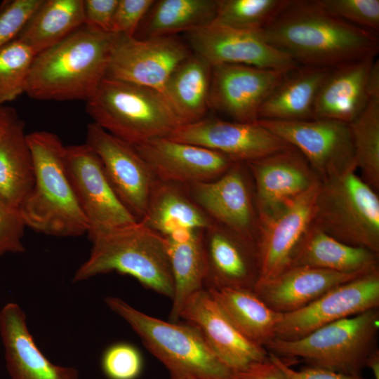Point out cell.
<instances>
[{"label":"cell","instance_id":"cell-3","mask_svg":"<svg viewBox=\"0 0 379 379\" xmlns=\"http://www.w3.org/2000/svg\"><path fill=\"white\" fill-rule=\"evenodd\" d=\"M34 182L18 211L25 227L44 234L69 237L88 234L89 225L78 203L65 164V147L54 133H27Z\"/></svg>","mask_w":379,"mask_h":379},{"label":"cell","instance_id":"cell-6","mask_svg":"<svg viewBox=\"0 0 379 379\" xmlns=\"http://www.w3.org/2000/svg\"><path fill=\"white\" fill-rule=\"evenodd\" d=\"M86 103L93 123L133 147L180 125L161 93L108 77Z\"/></svg>","mask_w":379,"mask_h":379},{"label":"cell","instance_id":"cell-20","mask_svg":"<svg viewBox=\"0 0 379 379\" xmlns=\"http://www.w3.org/2000/svg\"><path fill=\"white\" fill-rule=\"evenodd\" d=\"M286 73L244 65L212 66L209 107L235 121H255L260 107Z\"/></svg>","mask_w":379,"mask_h":379},{"label":"cell","instance_id":"cell-38","mask_svg":"<svg viewBox=\"0 0 379 379\" xmlns=\"http://www.w3.org/2000/svg\"><path fill=\"white\" fill-rule=\"evenodd\" d=\"M331 15L364 29L379 30L378 0H317Z\"/></svg>","mask_w":379,"mask_h":379},{"label":"cell","instance_id":"cell-42","mask_svg":"<svg viewBox=\"0 0 379 379\" xmlns=\"http://www.w3.org/2000/svg\"><path fill=\"white\" fill-rule=\"evenodd\" d=\"M25 227L18 210L0 198V255L25 251L22 243Z\"/></svg>","mask_w":379,"mask_h":379},{"label":"cell","instance_id":"cell-37","mask_svg":"<svg viewBox=\"0 0 379 379\" xmlns=\"http://www.w3.org/2000/svg\"><path fill=\"white\" fill-rule=\"evenodd\" d=\"M35 52L15 39L0 48V105L25 93Z\"/></svg>","mask_w":379,"mask_h":379},{"label":"cell","instance_id":"cell-34","mask_svg":"<svg viewBox=\"0 0 379 379\" xmlns=\"http://www.w3.org/2000/svg\"><path fill=\"white\" fill-rule=\"evenodd\" d=\"M218 0L155 1L135 36L148 39L175 36L209 25L215 18Z\"/></svg>","mask_w":379,"mask_h":379},{"label":"cell","instance_id":"cell-48","mask_svg":"<svg viewBox=\"0 0 379 379\" xmlns=\"http://www.w3.org/2000/svg\"><path fill=\"white\" fill-rule=\"evenodd\" d=\"M365 367L371 369L374 379H379V350L375 348L368 356Z\"/></svg>","mask_w":379,"mask_h":379},{"label":"cell","instance_id":"cell-26","mask_svg":"<svg viewBox=\"0 0 379 379\" xmlns=\"http://www.w3.org/2000/svg\"><path fill=\"white\" fill-rule=\"evenodd\" d=\"M331 69L300 65L288 72L260 107L258 120L314 119L319 91Z\"/></svg>","mask_w":379,"mask_h":379},{"label":"cell","instance_id":"cell-24","mask_svg":"<svg viewBox=\"0 0 379 379\" xmlns=\"http://www.w3.org/2000/svg\"><path fill=\"white\" fill-rule=\"evenodd\" d=\"M366 272L291 266L270 281L255 285L253 291L271 309L284 314L307 305L331 288Z\"/></svg>","mask_w":379,"mask_h":379},{"label":"cell","instance_id":"cell-8","mask_svg":"<svg viewBox=\"0 0 379 379\" xmlns=\"http://www.w3.org/2000/svg\"><path fill=\"white\" fill-rule=\"evenodd\" d=\"M353 167L320 180L312 223L353 246L379 254V198Z\"/></svg>","mask_w":379,"mask_h":379},{"label":"cell","instance_id":"cell-7","mask_svg":"<svg viewBox=\"0 0 379 379\" xmlns=\"http://www.w3.org/2000/svg\"><path fill=\"white\" fill-rule=\"evenodd\" d=\"M379 310L374 308L323 326L292 340L274 338L265 347L285 359H302L310 366L359 375L376 348Z\"/></svg>","mask_w":379,"mask_h":379},{"label":"cell","instance_id":"cell-33","mask_svg":"<svg viewBox=\"0 0 379 379\" xmlns=\"http://www.w3.org/2000/svg\"><path fill=\"white\" fill-rule=\"evenodd\" d=\"M20 119L0 141V198L18 209L32 189L34 165Z\"/></svg>","mask_w":379,"mask_h":379},{"label":"cell","instance_id":"cell-44","mask_svg":"<svg viewBox=\"0 0 379 379\" xmlns=\"http://www.w3.org/2000/svg\"><path fill=\"white\" fill-rule=\"evenodd\" d=\"M117 3L118 0H83L84 25L100 32L112 33Z\"/></svg>","mask_w":379,"mask_h":379},{"label":"cell","instance_id":"cell-31","mask_svg":"<svg viewBox=\"0 0 379 379\" xmlns=\"http://www.w3.org/2000/svg\"><path fill=\"white\" fill-rule=\"evenodd\" d=\"M220 309L248 339L265 347L275 337L282 313L271 309L253 289H207Z\"/></svg>","mask_w":379,"mask_h":379},{"label":"cell","instance_id":"cell-29","mask_svg":"<svg viewBox=\"0 0 379 379\" xmlns=\"http://www.w3.org/2000/svg\"><path fill=\"white\" fill-rule=\"evenodd\" d=\"M212 66L192 55L173 71L162 92L180 125L206 117L209 107Z\"/></svg>","mask_w":379,"mask_h":379},{"label":"cell","instance_id":"cell-23","mask_svg":"<svg viewBox=\"0 0 379 379\" xmlns=\"http://www.w3.org/2000/svg\"><path fill=\"white\" fill-rule=\"evenodd\" d=\"M0 335L11 379H81L76 368L52 363L39 350L25 312L15 302L0 310Z\"/></svg>","mask_w":379,"mask_h":379},{"label":"cell","instance_id":"cell-46","mask_svg":"<svg viewBox=\"0 0 379 379\" xmlns=\"http://www.w3.org/2000/svg\"><path fill=\"white\" fill-rule=\"evenodd\" d=\"M18 119L15 108L6 105H0V141Z\"/></svg>","mask_w":379,"mask_h":379},{"label":"cell","instance_id":"cell-22","mask_svg":"<svg viewBox=\"0 0 379 379\" xmlns=\"http://www.w3.org/2000/svg\"><path fill=\"white\" fill-rule=\"evenodd\" d=\"M207 264L204 288H254L258 279L256 245L213 222L204 232Z\"/></svg>","mask_w":379,"mask_h":379},{"label":"cell","instance_id":"cell-2","mask_svg":"<svg viewBox=\"0 0 379 379\" xmlns=\"http://www.w3.org/2000/svg\"><path fill=\"white\" fill-rule=\"evenodd\" d=\"M119 36L82 25L36 55L25 93L37 100L88 101L107 76Z\"/></svg>","mask_w":379,"mask_h":379},{"label":"cell","instance_id":"cell-12","mask_svg":"<svg viewBox=\"0 0 379 379\" xmlns=\"http://www.w3.org/2000/svg\"><path fill=\"white\" fill-rule=\"evenodd\" d=\"M245 163L235 162L222 175L183 186L212 221L256 245L258 216Z\"/></svg>","mask_w":379,"mask_h":379},{"label":"cell","instance_id":"cell-27","mask_svg":"<svg viewBox=\"0 0 379 379\" xmlns=\"http://www.w3.org/2000/svg\"><path fill=\"white\" fill-rule=\"evenodd\" d=\"M140 220L164 237L183 231L206 230L213 223L182 185L157 179Z\"/></svg>","mask_w":379,"mask_h":379},{"label":"cell","instance_id":"cell-43","mask_svg":"<svg viewBox=\"0 0 379 379\" xmlns=\"http://www.w3.org/2000/svg\"><path fill=\"white\" fill-rule=\"evenodd\" d=\"M269 359L279 368L282 379H366L361 374H345L310 366L297 371L291 367V360L279 357L270 352Z\"/></svg>","mask_w":379,"mask_h":379},{"label":"cell","instance_id":"cell-4","mask_svg":"<svg viewBox=\"0 0 379 379\" xmlns=\"http://www.w3.org/2000/svg\"><path fill=\"white\" fill-rule=\"evenodd\" d=\"M89 239V257L75 272L74 282L117 272L134 277L144 287L172 300L174 283L164 237L138 220Z\"/></svg>","mask_w":379,"mask_h":379},{"label":"cell","instance_id":"cell-13","mask_svg":"<svg viewBox=\"0 0 379 379\" xmlns=\"http://www.w3.org/2000/svg\"><path fill=\"white\" fill-rule=\"evenodd\" d=\"M192 53L187 44L175 36L138 39L119 35L106 77L162 93L173 71Z\"/></svg>","mask_w":379,"mask_h":379},{"label":"cell","instance_id":"cell-40","mask_svg":"<svg viewBox=\"0 0 379 379\" xmlns=\"http://www.w3.org/2000/svg\"><path fill=\"white\" fill-rule=\"evenodd\" d=\"M42 0L4 1L0 6V48L16 39Z\"/></svg>","mask_w":379,"mask_h":379},{"label":"cell","instance_id":"cell-45","mask_svg":"<svg viewBox=\"0 0 379 379\" xmlns=\"http://www.w3.org/2000/svg\"><path fill=\"white\" fill-rule=\"evenodd\" d=\"M239 379H282L277 366L269 359L238 373Z\"/></svg>","mask_w":379,"mask_h":379},{"label":"cell","instance_id":"cell-19","mask_svg":"<svg viewBox=\"0 0 379 379\" xmlns=\"http://www.w3.org/2000/svg\"><path fill=\"white\" fill-rule=\"evenodd\" d=\"M180 319L196 326L218 358L237 373L269 357L265 347L251 341L235 327L206 288L188 298Z\"/></svg>","mask_w":379,"mask_h":379},{"label":"cell","instance_id":"cell-14","mask_svg":"<svg viewBox=\"0 0 379 379\" xmlns=\"http://www.w3.org/2000/svg\"><path fill=\"white\" fill-rule=\"evenodd\" d=\"M192 52L211 66L244 65L288 72L300 65L270 44L260 31L237 29L209 24L186 32Z\"/></svg>","mask_w":379,"mask_h":379},{"label":"cell","instance_id":"cell-16","mask_svg":"<svg viewBox=\"0 0 379 379\" xmlns=\"http://www.w3.org/2000/svg\"><path fill=\"white\" fill-rule=\"evenodd\" d=\"M166 138L220 152L235 162L246 163L291 146L258 121H230L204 118L177 126Z\"/></svg>","mask_w":379,"mask_h":379},{"label":"cell","instance_id":"cell-36","mask_svg":"<svg viewBox=\"0 0 379 379\" xmlns=\"http://www.w3.org/2000/svg\"><path fill=\"white\" fill-rule=\"evenodd\" d=\"M289 0H218L211 24L237 29L260 31L269 25Z\"/></svg>","mask_w":379,"mask_h":379},{"label":"cell","instance_id":"cell-1","mask_svg":"<svg viewBox=\"0 0 379 379\" xmlns=\"http://www.w3.org/2000/svg\"><path fill=\"white\" fill-rule=\"evenodd\" d=\"M260 32L299 65L333 69L379 51L377 33L331 15L317 0H289Z\"/></svg>","mask_w":379,"mask_h":379},{"label":"cell","instance_id":"cell-21","mask_svg":"<svg viewBox=\"0 0 379 379\" xmlns=\"http://www.w3.org/2000/svg\"><path fill=\"white\" fill-rule=\"evenodd\" d=\"M134 147L157 180L182 186L213 180L235 163L220 152L166 137Z\"/></svg>","mask_w":379,"mask_h":379},{"label":"cell","instance_id":"cell-9","mask_svg":"<svg viewBox=\"0 0 379 379\" xmlns=\"http://www.w3.org/2000/svg\"><path fill=\"white\" fill-rule=\"evenodd\" d=\"M257 121L300 152L320 180L357 168L347 123L326 119Z\"/></svg>","mask_w":379,"mask_h":379},{"label":"cell","instance_id":"cell-10","mask_svg":"<svg viewBox=\"0 0 379 379\" xmlns=\"http://www.w3.org/2000/svg\"><path fill=\"white\" fill-rule=\"evenodd\" d=\"M65 164L89 225L88 237L138 220L117 196L100 158L86 143L66 146Z\"/></svg>","mask_w":379,"mask_h":379},{"label":"cell","instance_id":"cell-28","mask_svg":"<svg viewBox=\"0 0 379 379\" xmlns=\"http://www.w3.org/2000/svg\"><path fill=\"white\" fill-rule=\"evenodd\" d=\"M378 255L345 244L312 223L295 251L291 266H307L341 273L366 272L378 267Z\"/></svg>","mask_w":379,"mask_h":379},{"label":"cell","instance_id":"cell-39","mask_svg":"<svg viewBox=\"0 0 379 379\" xmlns=\"http://www.w3.org/2000/svg\"><path fill=\"white\" fill-rule=\"evenodd\" d=\"M140 351L128 343H117L108 347L101 358V367L108 379H137L142 370Z\"/></svg>","mask_w":379,"mask_h":379},{"label":"cell","instance_id":"cell-25","mask_svg":"<svg viewBox=\"0 0 379 379\" xmlns=\"http://www.w3.org/2000/svg\"><path fill=\"white\" fill-rule=\"evenodd\" d=\"M375 59L368 58L331 69L317 94L314 119L347 124L354 120L371 99L367 82Z\"/></svg>","mask_w":379,"mask_h":379},{"label":"cell","instance_id":"cell-15","mask_svg":"<svg viewBox=\"0 0 379 379\" xmlns=\"http://www.w3.org/2000/svg\"><path fill=\"white\" fill-rule=\"evenodd\" d=\"M319 185L320 181L272 215L258 220L255 285L270 281L291 266L296 249L312 223Z\"/></svg>","mask_w":379,"mask_h":379},{"label":"cell","instance_id":"cell-35","mask_svg":"<svg viewBox=\"0 0 379 379\" xmlns=\"http://www.w3.org/2000/svg\"><path fill=\"white\" fill-rule=\"evenodd\" d=\"M357 168L374 190L379 189V98H371L364 109L348 124Z\"/></svg>","mask_w":379,"mask_h":379},{"label":"cell","instance_id":"cell-17","mask_svg":"<svg viewBox=\"0 0 379 379\" xmlns=\"http://www.w3.org/2000/svg\"><path fill=\"white\" fill-rule=\"evenodd\" d=\"M100 158L117 196L140 220L156 180L133 146L95 123L87 126L86 142Z\"/></svg>","mask_w":379,"mask_h":379},{"label":"cell","instance_id":"cell-41","mask_svg":"<svg viewBox=\"0 0 379 379\" xmlns=\"http://www.w3.org/2000/svg\"><path fill=\"white\" fill-rule=\"evenodd\" d=\"M154 0H118L112 21V33L134 37Z\"/></svg>","mask_w":379,"mask_h":379},{"label":"cell","instance_id":"cell-47","mask_svg":"<svg viewBox=\"0 0 379 379\" xmlns=\"http://www.w3.org/2000/svg\"><path fill=\"white\" fill-rule=\"evenodd\" d=\"M368 92L370 98H379V61L375 59L368 77Z\"/></svg>","mask_w":379,"mask_h":379},{"label":"cell","instance_id":"cell-11","mask_svg":"<svg viewBox=\"0 0 379 379\" xmlns=\"http://www.w3.org/2000/svg\"><path fill=\"white\" fill-rule=\"evenodd\" d=\"M379 307V267L341 284L292 312L282 314L274 338L292 340L328 324Z\"/></svg>","mask_w":379,"mask_h":379},{"label":"cell","instance_id":"cell-32","mask_svg":"<svg viewBox=\"0 0 379 379\" xmlns=\"http://www.w3.org/2000/svg\"><path fill=\"white\" fill-rule=\"evenodd\" d=\"M84 25L83 0H42L16 38L37 55Z\"/></svg>","mask_w":379,"mask_h":379},{"label":"cell","instance_id":"cell-5","mask_svg":"<svg viewBox=\"0 0 379 379\" xmlns=\"http://www.w3.org/2000/svg\"><path fill=\"white\" fill-rule=\"evenodd\" d=\"M105 303L164 365L170 379H239L238 373L218 358L196 326L148 315L118 297H107Z\"/></svg>","mask_w":379,"mask_h":379},{"label":"cell","instance_id":"cell-18","mask_svg":"<svg viewBox=\"0 0 379 379\" xmlns=\"http://www.w3.org/2000/svg\"><path fill=\"white\" fill-rule=\"evenodd\" d=\"M245 164L253 182L258 220L272 215L320 181L293 147Z\"/></svg>","mask_w":379,"mask_h":379},{"label":"cell","instance_id":"cell-30","mask_svg":"<svg viewBox=\"0 0 379 379\" xmlns=\"http://www.w3.org/2000/svg\"><path fill=\"white\" fill-rule=\"evenodd\" d=\"M204 232L184 231L165 237L174 283L170 314L172 321H178L181 308L188 298L204 288L207 264Z\"/></svg>","mask_w":379,"mask_h":379}]
</instances>
